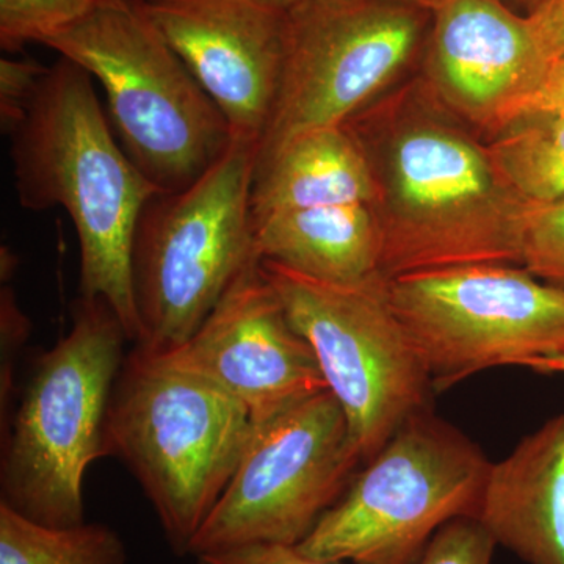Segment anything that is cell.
I'll return each instance as SVG.
<instances>
[{
    "mask_svg": "<svg viewBox=\"0 0 564 564\" xmlns=\"http://www.w3.org/2000/svg\"><path fill=\"white\" fill-rule=\"evenodd\" d=\"M126 343L109 304L77 300L69 333L33 364L3 437L0 503L39 524H84V477L109 455L111 395Z\"/></svg>",
    "mask_w": 564,
    "mask_h": 564,
    "instance_id": "277c9868",
    "label": "cell"
},
{
    "mask_svg": "<svg viewBox=\"0 0 564 564\" xmlns=\"http://www.w3.org/2000/svg\"><path fill=\"white\" fill-rule=\"evenodd\" d=\"M120 534L104 524L50 527L0 503V564H126Z\"/></svg>",
    "mask_w": 564,
    "mask_h": 564,
    "instance_id": "d6986e66",
    "label": "cell"
},
{
    "mask_svg": "<svg viewBox=\"0 0 564 564\" xmlns=\"http://www.w3.org/2000/svg\"><path fill=\"white\" fill-rule=\"evenodd\" d=\"M524 367H529L533 372L554 375L564 373V356H556V358H538L530 359L524 364Z\"/></svg>",
    "mask_w": 564,
    "mask_h": 564,
    "instance_id": "4316f807",
    "label": "cell"
},
{
    "mask_svg": "<svg viewBox=\"0 0 564 564\" xmlns=\"http://www.w3.org/2000/svg\"><path fill=\"white\" fill-rule=\"evenodd\" d=\"M258 150L232 140L191 187L158 193L144 206L132 248L135 345L154 352L182 347L258 261L250 204Z\"/></svg>",
    "mask_w": 564,
    "mask_h": 564,
    "instance_id": "8992f818",
    "label": "cell"
},
{
    "mask_svg": "<svg viewBox=\"0 0 564 564\" xmlns=\"http://www.w3.org/2000/svg\"><path fill=\"white\" fill-rule=\"evenodd\" d=\"M258 2L265 3V6L273 7V9L288 11L295 3H299L300 0H258Z\"/></svg>",
    "mask_w": 564,
    "mask_h": 564,
    "instance_id": "f1b7e54d",
    "label": "cell"
},
{
    "mask_svg": "<svg viewBox=\"0 0 564 564\" xmlns=\"http://www.w3.org/2000/svg\"><path fill=\"white\" fill-rule=\"evenodd\" d=\"M196 564H345L313 558L299 545L254 543L196 555Z\"/></svg>",
    "mask_w": 564,
    "mask_h": 564,
    "instance_id": "cb8c5ba5",
    "label": "cell"
},
{
    "mask_svg": "<svg viewBox=\"0 0 564 564\" xmlns=\"http://www.w3.org/2000/svg\"><path fill=\"white\" fill-rule=\"evenodd\" d=\"M488 144L497 169L525 203L564 198V115H527Z\"/></svg>",
    "mask_w": 564,
    "mask_h": 564,
    "instance_id": "ac0fdd59",
    "label": "cell"
},
{
    "mask_svg": "<svg viewBox=\"0 0 564 564\" xmlns=\"http://www.w3.org/2000/svg\"><path fill=\"white\" fill-rule=\"evenodd\" d=\"M491 464L456 426L422 411L352 475L300 551L325 562L419 564L445 524L477 518Z\"/></svg>",
    "mask_w": 564,
    "mask_h": 564,
    "instance_id": "52a82bcc",
    "label": "cell"
},
{
    "mask_svg": "<svg viewBox=\"0 0 564 564\" xmlns=\"http://www.w3.org/2000/svg\"><path fill=\"white\" fill-rule=\"evenodd\" d=\"M496 547L477 518H458L434 534L419 564H491Z\"/></svg>",
    "mask_w": 564,
    "mask_h": 564,
    "instance_id": "7402d4cb",
    "label": "cell"
},
{
    "mask_svg": "<svg viewBox=\"0 0 564 564\" xmlns=\"http://www.w3.org/2000/svg\"><path fill=\"white\" fill-rule=\"evenodd\" d=\"M404 2L413 3V6L419 7V9H423L426 11H433L444 2V0H404Z\"/></svg>",
    "mask_w": 564,
    "mask_h": 564,
    "instance_id": "f546056e",
    "label": "cell"
},
{
    "mask_svg": "<svg viewBox=\"0 0 564 564\" xmlns=\"http://www.w3.org/2000/svg\"><path fill=\"white\" fill-rule=\"evenodd\" d=\"M217 104L232 140L261 144L284 65L285 11L258 0H139Z\"/></svg>",
    "mask_w": 564,
    "mask_h": 564,
    "instance_id": "4fadbf2b",
    "label": "cell"
},
{
    "mask_svg": "<svg viewBox=\"0 0 564 564\" xmlns=\"http://www.w3.org/2000/svg\"><path fill=\"white\" fill-rule=\"evenodd\" d=\"M261 265L343 406L361 463L369 462L408 419L432 410L434 392L393 311L388 278L378 272L362 281L326 282L276 262Z\"/></svg>",
    "mask_w": 564,
    "mask_h": 564,
    "instance_id": "ba28073f",
    "label": "cell"
},
{
    "mask_svg": "<svg viewBox=\"0 0 564 564\" xmlns=\"http://www.w3.org/2000/svg\"><path fill=\"white\" fill-rule=\"evenodd\" d=\"M430 18L404 0H300L285 11L280 90L256 165L372 104L421 50Z\"/></svg>",
    "mask_w": 564,
    "mask_h": 564,
    "instance_id": "30bf717a",
    "label": "cell"
},
{
    "mask_svg": "<svg viewBox=\"0 0 564 564\" xmlns=\"http://www.w3.org/2000/svg\"><path fill=\"white\" fill-rule=\"evenodd\" d=\"M361 463L329 389L292 404L252 433L191 555L236 545H299L350 485Z\"/></svg>",
    "mask_w": 564,
    "mask_h": 564,
    "instance_id": "8fae6325",
    "label": "cell"
},
{
    "mask_svg": "<svg viewBox=\"0 0 564 564\" xmlns=\"http://www.w3.org/2000/svg\"><path fill=\"white\" fill-rule=\"evenodd\" d=\"M388 291L434 392L492 367L564 356V289L522 265L408 273L388 278Z\"/></svg>",
    "mask_w": 564,
    "mask_h": 564,
    "instance_id": "9c48e42d",
    "label": "cell"
},
{
    "mask_svg": "<svg viewBox=\"0 0 564 564\" xmlns=\"http://www.w3.org/2000/svg\"><path fill=\"white\" fill-rule=\"evenodd\" d=\"M429 84L458 120L494 133L521 117L552 62L502 0H444L432 13Z\"/></svg>",
    "mask_w": 564,
    "mask_h": 564,
    "instance_id": "5bb4252c",
    "label": "cell"
},
{
    "mask_svg": "<svg viewBox=\"0 0 564 564\" xmlns=\"http://www.w3.org/2000/svg\"><path fill=\"white\" fill-rule=\"evenodd\" d=\"M47 66L35 61H0V122L9 133L20 122Z\"/></svg>",
    "mask_w": 564,
    "mask_h": 564,
    "instance_id": "603a6c76",
    "label": "cell"
},
{
    "mask_svg": "<svg viewBox=\"0 0 564 564\" xmlns=\"http://www.w3.org/2000/svg\"><path fill=\"white\" fill-rule=\"evenodd\" d=\"M521 265L541 281L564 289V198L527 204Z\"/></svg>",
    "mask_w": 564,
    "mask_h": 564,
    "instance_id": "44dd1931",
    "label": "cell"
},
{
    "mask_svg": "<svg viewBox=\"0 0 564 564\" xmlns=\"http://www.w3.org/2000/svg\"><path fill=\"white\" fill-rule=\"evenodd\" d=\"M527 20L549 61L564 58V0H541Z\"/></svg>",
    "mask_w": 564,
    "mask_h": 564,
    "instance_id": "d4e9b609",
    "label": "cell"
},
{
    "mask_svg": "<svg viewBox=\"0 0 564 564\" xmlns=\"http://www.w3.org/2000/svg\"><path fill=\"white\" fill-rule=\"evenodd\" d=\"M536 113L564 115V58L552 63L543 84L527 101L519 118Z\"/></svg>",
    "mask_w": 564,
    "mask_h": 564,
    "instance_id": "484cf974",
    "label": "cell"
},
{
    "mask_svg": "<svg viewBox=\"0 0 564 564\" xmlns=\"http://www.w3.org/2000/svg\"><path fill=\"white\" fill-rule=\"evenodd\" d=\"M7 135L18 202L28 210L61 207L69 215L79 240L80 299L109 304L139 344L133 237L141 212L161 191L111 131L90 73L65 57L47 66Z\"/></svg>",
    "mask_w": 564,
    "mask_h": 564,
    "instance_id": "7a4b0ae2",
    "label": "cell"
},
{
    "mask_svg": "<svg viewBox=\"0 0 564 564\" xmlns=\"http://www.w3.org/2000/svg\"><path fill=\"white\" fill-rule=\"evenodd\" d=\"M124 0H0V46L22 51L29 43L43 44L55 33Z\"/></svg>",
    "mask_w": 564,
    "mask_h": 564,
    "instance_id": "ffe728a7",
    "label": "cell"
},
{
    "mask_svg": "<svg viewBox=\"0 0 564 564\" xmlns=\"http://www.w3.org/2000/svg\"><path fill=\"white\" fill-rule=\"evenodd\" d=\"M502 2L505 6L510 7L511 10L516 11V13L529 17V14L540 6L541 0H502Z\"/></svg>",
    "mask_w": 564,
    "mask_h": 564,
    "instance_id": "83f0119b",
    "label": "cell"
},
{
    "mask_svg": "<svg viewBox=\"0 0 564 564\" xmlns=\"http://www.w3.org/2000/svg\"><path fill=\"white\" fill-rule=\"evenodd\" d=\"M252 226L261 261L326 282L362 281L380 272V226L370 204L280 212Z\"/></svg>",
    "mask_w": 564,
    "mask_h": 564,
    "instance_id": "e0dca14e",
    "label": "cell"
},
{
    "mask_svg": "<svg viewBox=\"0 0 564 564\" xmlns=\"http://www.w3.org/2000/svg\"><path fill=\"white\" fill-rule=\"evenodd\" d=\"M161 355L231 393L252 423L328 389L313 348L293 328L259 259L187 343Z\"/></svg>",
    "mask_w": 564,
    "mask_h": 564,
    "instance_id": "7c38bea8",
    "label": "cell"
},
{
    "mask_svg": "<svg viewBox=\"0 0 564 564\" xmlns=\"http://www.w3.org/2000/svg\"><path fill=\"white\" fill-rule=\"evenodd\" d=\"M372 170L347 126L313 129L256 165L252 221L280 212L370 204Z\"/></svg>",
    "mask_w": 564,
    "mask_h": 564,
    "instance_id": "2e32d148",
    "label": "cell"
},
{
    "mask_svg": "<svg viewBox=\"0 0 564 564\" xmlns=\"http://www.w3.org/2000/svg\"><path fill=\"white\" fill-rule=\"evenodd\" d=\"M252 433L220 386L135 345L111 395L107 445L147 494L174 554L188 555Z\"/></svg>",
    "mask_w": 564,
    "mask_h": 564,
    "instance_id": "3957f363",
    "label": "cell"
},
{
    "mask_svg": "<svg viewBox=\"0 0 564 564\" xmlns=\"http://www.w3.org/2000/svg\"><path fill=\"white\" fill-rule=\"evenodd\" d=\"M527 564H564V414L492 463L477 514Z\"/></svg>",
    "mask_w": 564,
    "mask_h": 564,
    "instance_id": "9a60e30c",
    "label": "cell"
},
{
    "mask_svg": "<svg viewBox=\"0 0 564 564\" xmlns=\"http://www.w3.org/2000/svg\"><path fill=\"white\" fill-rule=\"evenodd\" d=\"M43 44L101 85L121 147L159 191L191 187L231 147L221 110L139 0L96 11Z\"/></svg>",
    "mask_w": 564,
    "mask_h": 564,
    "instance_id": "5b68a950",
    "label": "cell"
},
{
    "mask_svg": "<svg viewBox=\"0 0 564 564\" xmlns=\"http://www.w3.org/2000/svg\"><path fill=\"white\" fill-rule=\"evenodd\" d=\"M364 107L344 122L372 170L380 273L521 265L527 204L432 91Z\"/></svg>",
    "mask_w": 564,
    "mask_h": 564,
    "instance_id": "6da1fadb",
    "label": "cell"
}]
</instances>
